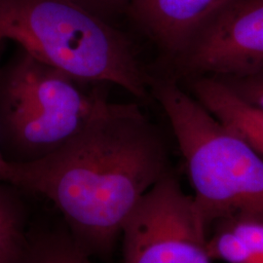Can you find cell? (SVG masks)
Returning a JSON list of instances; mask_svg holds the SVG:
<instances>
[{
    "mask_svg": "<svg viewBox=\"0 0 263 263\" xmlns=\"http://www.w3.org/2000/svg\"><path fill=\"white\" fill-rule=\"evenodd\" d=\"M14 166V186L49 199L89 256L110 254L141 198L173 171L162 132L139 104L107 99L63 147Z\"/></svg>",
    "mask_w": 263,
    "mask_h": 263,
    "instance_id": "obj_1",
    "label": "cell"
},
{
    "mask_svg": "<svg viewBox=\"0 0 263 263\" xmlns=\"http://www.w3.org/2000/svg\"><path fill=\"white\" fill-rule=\"evenodd\" d=\"M0 37L79 80L151 98L133 39L77 0H0Z\"/></svg>",
    "mask_w": 263,
    "mask_h": 263,
    "instance_id": "obj_2",
    "label": "cell"
},
{
    "mask_svg": "<svg viewBox=\"0 0 263 263\" xmlns=\"http://www.w3.org/2000/svg\"><path fill=\"white\" fill-rule=\"evenodd\" d=\"M151 97L166 114L209 231L226 220L263 222V159L169 76L151 74Z\"/></svg>",
    "mask_w": 263,
    "mask_h": 263,
    "instance_id": "obj_3",
    "label": "cell"
},
{
    "mask_svg": "<svg viewBox=\"0 0 263 263\" xmlns=\"http://www.w3.org/2000/svg\"><path fill=\"white\" fill-rule=\"evenodd\" d=\"M104 83L79 80L19 47L0 65V151L28 164L60 149L106 100Z\"/></svg>",
    "mask_w": 263,
    "mask_h": 263,
    "instance_id": "obj_4",
    "label": "cell"
},
{
    "mask_svg": "<svg viewBox=\"0 0 263 263\" xmlns=\"http://www.w3.org/2000/svg\"><path fill=\"white\" fill-rule=\"evenodd\" d=\"M124 263H212L208 229L172 171L141 198L123 227Z\"/></svg>",
    "mask_w": 263,
    "mask_h": 263,
    "instance_id": "obj_5",
    "label": "cell"
},
{
    "mask_svg": "<svg viewBox=\"0 0 263 263\" xmlns=\"http://www.w3.org/2000/svg\"><path fill=\"white\" fill-rule=\"evenodd\" d=\"M163 76H233L263 66V0H223L199 22Z\"/></svg>",
    "mask_w": 263,
    "mask_h": 263,
    "instance_id": "obj_6",
    "label": "cell"
},
{
    "mask_svg": "<svg viewBox=\"0 0 263 263\" xmlns=\"http://www.w3.org/2000/svg\"><path fill=\"white\" fill-rule=\"evenodd\" d=\"M223 0H130L126 17L157 47L161 62L179 54L194 28Z\"/></svg>",
    "mask_w": 263,
    "mask_h": 263,
    "instance_id": "obj_7",
    "label": "cell"
},
{
    "mask_svg": "<svg viewBox=\"0 0 263 263\" xmlns=\"http://www.w3.org/2000/svg\"><path fill=\"white\" fill-rule=\"evenodd\" d=\"M183 82L217 121L263 159V108L245 102L213 76H196Z\"/></svg>",
    "mask_w": 263,
    "mask_h": 263,
    "instance_id": "obj_8",
    "label": "cell"
},
{
    "mask_svg": "<svg viewBox=\"0 0 263 263\" xmlns=\"http://www.w3.org/2000/svg\"><path fill=\"white\" fill-rule=\"evenodd\" d=\"M213 260L226 263H263V222L226 220L208 238Z\"/></svg>",
    "mask_w": 263,
    "mask_h": 263,
    "instance_id": "obj_9",
    "label": "cell"
},
{
    "mask_svg": "<svg viewBox=\"0 0 263 263\" xmlns=\"http://www.w3.org/2000/svg\"><path fill=\"white\" fill-rule=\"evenodd\" d=\"M89 257L68 232H28L13 263H91Z\"/></svg>",
    "mask_w": 263,
    "mask_h": 263,
    "instance_id": "obj_10",
    "label": "cell"
},
{
    "mask_svg": "<svg viewBox=\"0 0 263 263\" xmlns=\"http://www.w3.org/2000/svg\"><path fill=\"white\" fill-rule=\"evenodd\" d=\"M10 185L0 181V263L14 262L28 235L25 210Z\"/></svg>",
    "mask_w": 263,
    "mask_h": 263,
    "instance_id": "obj_11",
    "label": "cell"
},
{
    "mask_svg": "<svg viewBox=\"0 0 263 263\" xmlns=\"http://www.w3.org/2000/svg\"><path fill=\"white\" fill-rule=\"evenodd\" d=\"M215 78L245 102L263 108V66L249 72Z\"/></svg>",
    "mask_w": 263,
    "mask_h": 263,
    "instance_id": "obj_12",
    "label": "cell"
},
{
    "mask_svg": "<svg viewBox=\"0 0 263 263\" xmlns=\"http://www.w3.org/2000/svg\"><path fill=\"white\" fill-rule=\"evenodd\" d=\"M87 9L107 23L116 25L122 16H126L130 0H77Z\"/></svg>",
    "mask_w": 263,
    "mask_h": 263,
    "instance_id": "obj_13",
    "label": "cell"
},
{
    "mask_svg": "<svg viewBox=\"0 0 263 263\" xmlns=\"http://www.w3.org/2000/svg\"><path fill=\"white\" fill-rule=\"evenodd\" d=\"M6 40L0 37V65H1V58L4 53V50L6 47ZM16 178V169L14 164L9 163L7 160L4 158L2 152L0 151V181L7 182L12 185H14Z\"/></svg>",
    "mask_w": 263,
    "mask_h": 263,
    "instance_id": "obj_14",
    "label": "cell"
}]
</instances>
